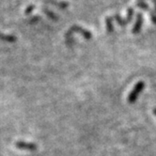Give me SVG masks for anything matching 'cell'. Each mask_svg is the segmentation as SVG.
Listing matches in <instances>:
<instances>
[{"mask_svg": "<svg viewBox=\"0 0 156 156\" xmlns=\"http://www.w3.org/2000/svg\"><path fill=\"white\" fill-rule=\"evenodd\" d=\"M153 113H154V115L156 116V107H155V108L153 109Z\"/></svg>", "mask_w": 156, "mask_h": 156, "instance_id": "cell-14", "label": "cell"}, {"mask_svg": "<svg viewBox=\"0 0 156 156\" xmlns=\"http://www.w3.org/2000/svg\"><path fill=\"white\" fill-rule=\"evenodd\" d=\"M15 146L20 150H26V151H36L38 148L37 144L33 142H27V141H17L15 143Z\"/></svg>", "mask_w": 156, "mask_h": 156, "instance_id": "cell-5", "label": "cell"}, {"mask_svg": "<svg viewBox=\"0 0 156 156\" xmlns=\"http://www.w3.org/2000/svg\"><path fill=\"white\" fill-rule=\"evenodd\" d=\"M65 39H66V43L67 44H73L74 42V38L73 37V33L68 30V32L65 34Z\"/></svg>", "mask_w": 156, "mask_h": 156, "instance_id": "cell-10", "label": "cell"}, {"mask_svg": "<svg viewBox=\"0 0 156 156\" xmlns=\"http://www.w3.org/2000/svg\"><path fill=\"white\" fill-rule=\"evenodd\" d=\"M42 10H43V12L45 13L46 15H48V17H50L51 19H53V20H57V19H58L57 14H55L53 12H51V10H49L48 9L43 8V9H42Z\"/></svg>", "mask_w": 156, "mask_h": 156, "instance_id": "cell-11", "label": "cell"}, {"mask_svg": "<svg viewBox=\"0 0 156 156\" xmlns=\"http://www.w3.org/2000/svg\"><path fill=\"white\" fill-rule=\"evenodd\" d=\"M136 6H138L139 8L147 10V12H150V16H151V20L152 21V23H154L156 25V12L152 9H151V7L149 6V4L147 2H144L143 0H139V1L136 2Z\"/></svg>", "mask_w": 156, "mask_h": 156, "instance_id": "cell-4", "label": "cell"}, {"mask_svg": "<svg viewBox=\"0 0 156 156\" xmlns=\"http://www.w3.org/2000/svg\"><path fill=\"white\" fill-rule=\"evenodd\" d=\"M0 41H7V42H15L17 41V38L14 35L3 34V33L0 32Z\"/></svg>", "mask_w": 156, "mask_h": 156, "instance_id": "cell-7", "label": "cell"}, {"mask_svg": "<svg viewBox=\"0 0 156 156\" xmlns=\"http://www.w3.org/2000/svg\"><path fill=\"white\" fill-rule=\"evenodd\" d=\"M48 1L53 5H55V6H58L59 8H63V9L69 6L68 2H65V1H57V0H48Z\"/></svg>", "mask_w": 156, "mask_h": 156, "instance_id": "cell-9", "label": "cell"}, {"mask_svg": "<svg viewBox=\"0 0 156 156\" xmlns=\"http://www.w3.org/2000/svg\"><path fill=\"white\" fill-rule=\"evenodd\" d=\"M133 8H129L128 9V12H127V17L125 19L121 18L119 14H114L112 17L118 22V24L120 27H125L129 22L133 19Z\"/></svg>", "mask_w": 156, "mask_h": 156, "instance_id": "cell-2", "label": "cell"}, {"mask_svg": "<svg viewBox=\"0 0 156 156\" xmlns=\"http://www.w3.org/2000/svg\"><path fill=\"white\" fill-rule=\"evenodd\" d=\"M142 16L143 15H142L141 12H137L136 24H135V26H133V27L132 29V32L133 33V34H137V33H139V31L141 30L142 24H143V17Z\"/></svg>", "mask_w": 156, "mask_h": 156, "instance_id": "cell-6", "label": "cell"}, {"mask_svg": "<svg viewBox=\"0 0 156 156\" xmlns=\"http://www.w3.org/2000/svg\"><path fill=\"white\" fill-rule=\"evenodd\" d=\"M34 9H35V5H33V4H32V5H29V6L25 9V13H27V14L30 13Z\"/></svg>", "mask_w": 156, "mask_h": 156, "instance_id": "cell-12", "label": "cell"}, {"mask_svg": "<svg viewBox=\"0 0 156 156\" xmlns=\"http://www.w3.org/2000/svg\"><path fill=\"white\" fill-rule=\"evenodd\" d=\"M69 31H71L72 33H79V34H81L85 39L87 40H90L92 38V34H91V32L90 30H87V29H85L83 28L82 27H79V26H73Z\"/></svg>", "mask_w": 156, "mask_h": 156, "instance_id": "cell-3", "label": "cell"}, {"mask_svg": "<svg viewBox=\"0 0 156 156\" xmlns=\"http://www.w3.org/2000/svg\"><path fill=\"white\" fill-rule=\"evenodd\" d=\"M144 87H145V83L143 81H139L136 84L135 87L133 88V90L128 95V103L129 104H135L136 102L138 96L141 94L142 90H144Z\"/></svg>", "mask_w": 156, "mask_h": 156, "instance_id": "cell-1", "label": "cell"}, {"mask_svg": "<svg viewBox=\"0 0 156 156\" xmlns=\"http://www.w3.org/2000/svg\"><path fill=\"white\" fill-rule=\"evenodd\" d=\"M112 16H107L105 18V24H106V29L109 33H112L114 31V26L112 23Z\"/></svg>", "mask_w": 156, "mask_h": 156, "instance_id": "cell-8", "label": "cell"}, {"mask_svg": "<svg viewBox=\"0 0 156 156\" xmlns=\"http://www.w3.org/2000/svg\"><path fill=\"white\" fill-rule=\"evenodd\" d=\"M151 1L152 2V4L154 5V8H155V9H156V0H151Z\"/></svg>", "mask_w": 156, "mask_h": 156, "instance_id": "cell-13", "label": "cell"}]
</instances>
